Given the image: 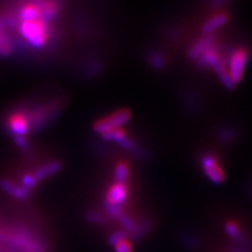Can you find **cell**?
Here are the masks:
<instances>
[{"instance_id": "obj_1", "label": "cell", "mask_w": 252, "mask_h": 252, "mask_svg": "<svg viewBox=\"0 0 252 252\" xmlns=\"http://www.w3.org/2000/svg\"><path fill=\"white\" fill-rule=\"evenodd\" d=\"M20 35L25 38V40L29 42L32 46L42 47L50 34L49 23L42 18L31 21H22L19 26Z\"/></svg>"}, {"instance_id": "obj_2", "label": "cell", "mask_w": 252, "mask_h": 252, "mask_svg": "<svg viewBox=\"0 0 252 252\" xmlns=\"http://www.w3.org/2000/svg\"><path fill=\"white\" fill-rule=\"evenodd\" d=\"M248 57L249 53L244 47L235 50L231 55L229 62V77L232 83H238L242 79L244 67H245Z\"/></svg>"}, {"instance_id": "obj_3", "label": "cell", "mask_w": 252, "mask_h": 252, "mask_svg": "<svg viewBox=\"0 0 252 252\" xmlns=\"http://www.w3.org/2000/svg\"><path fill=\"white\" fill-rule=\"evenodd\" d=\"M202 166L205 175H206L208 179L211 180L214 183H222L225 180V173L214 156H204L202 158Z\"/></svg>"}, {"instance_id": "obj_4", "label": "cell", "mask_w": 252, "mask_h": 252, "mask_svg": "<svg viewBox=\"0 0 252 252\" xmlns=\"http://www.w3.org/2000/svg\"><path fill=\"white\" fill-rule=\"evenodd\" d=\"M10 131L16 137H25L30 128L29 118L23 113H14L7 121Z\"/></svg>"}, {"instance_id": "obj_5", "label": "cell", "mask_w": 252, "mask_h": 252, "mask_svg": "<svg viewBox=\"0 0 252 252\" xmlns=\"http://www.w3.org/2000/svg\"><path fill=\"white\" fill-rule=\"evenodd\" d=\"M127 198V186L122 183H116L109 187L106 193L105 203L121 207Z\"/></svg>"}, {"instance_id": "obj_6", "label": "cell", "mask_w": 252, "mask_h": 252, "mask_svg": "<svg viewBox=\"0 0 252 252\" xmlns=\"http://www.w3.org/2000/svg\"><path fill=\"white\" fill-rule=\"evenodd\" d=\"M0 188H1L4 192L10 194L14 199L17 200H27L31 195V191L28 190V189H26L21 185H15L9 180H0Z\"/></svg>"}, {"instance_id": "obj_7", "label": "cell", "mask_w": 252, "mask_h": 252, "mask_svg": "<svg viewBox=\"0 0 252 252\" xmlns=\"http://www.w3.org/2000/svg\"><path fill=\"white\" fill-rule=\"evenodd\" d=\"M42 18V10L40 3L30 2L23 5L19 11V19L22 21H31Z\"/></svg>"}, {"instance_id": "obj_8", "label": "cell", "mask_w": 252, "mask_h": 252, "mask_svg": "<svg viewBox=\"0 0 252 252\" xmlns=\"http://www.w3.org/2000/svg\"><path fill=\"white\" fill-rule=\"evenodd\" d=\"M61 167L62 166L60 162L52 161L42 165V166L39 167L38 169H36L33 172V176L35 177L37 182H41V181L56 175V173L61 169Z\"/></svg>"}, {"instance_id": "obj_9", "label": "cell", "mask_w": 252, "mask_h": 252, "mask_svg": "<svg viewBox=\"0 0 252 252\" xmlns=\"http://www.w3.org/2000/svg\"><path fill=\"white\" fill-rule=\"evenodd\" d=\"M130 112L128 109L122 108L117 110L114 114L108 116V120L114 128H120V126L127 123L130 120Z\"/></svg>"}, {"instance_id": "obj_10", "label": "cell", "mask_w": 252, "mask_h": 252, "mask_svg": "<svg viewBox=\"0 0 252 252\" xmlns=\"http://www.w3.org/2000/svg\"><path fill=\"white\" fill-rule=\"evenodd\" d=\"M212 45V39L210 37H204L198 42H195L190 50H189V57L191 59L199 58L204 51H206Z\"/></svg>"}, {"instance_id": "obj_11", "label": "cell", "mask_w": 252, "mask_h": 252, "mask_svg": "<svg viewBox=\"0 0 252 252\" xmlns=\"http://www.w3.org/2000/svg\"><path fill=\"white\" fill-rule=\"evenodd\" d=\"M225 231L234 241V243L241 242L247 238L242 231L241 227L238 225V223L234 222V220H227V223L225 224Z\"/></svg>"}, {"instance_id": "obj_12", "label": "cell", "mask_w": 252, "mask_h": 252, "mask_svg": "<svg viewBox=\"0 0 252 252\" xmlns=\"http://www.w3.org/2000/svg\"><path fill=\"white\" fill-rule=\"evenodd\" d=\"M227 19H228L227 15L224 13L214 16V17L209 19L207 22H205V25L203 26V32L204 33H210V32L217 30L220 27H222L224 23H226Z\"/></svg>"}, {"instance_id": "obj_13", "label": "cell", "mask_w": 252, "mask_h": 252, "mask_svg": "<svg viewBox=\"0 0 252 252\" xmlns=\"http://www.w3.org/2000/svg\"><path fill=\"white\" fill-rule=\"evenodd\" d=\"M41 10H42V19L44 21H50L51 19L55 18L58 14V7L56 3L47 0V1H43L40 3Z\"/></svg>"}, {"instance_id": "obj_14", "label": "cell", "mask_w": 252, "mask_h": 252, "mask_svg": "<svg viewBox=\"0 0 252 252\" xmlns=\"http://www.w3.org/2000/svg\"><path fill=\"white\" fill-rule=\"evenodd\" d=\"M151 227H152V220L149 219H144L142 222L137 224L136 230L130 234L131 239L136 242L141 241L143 239V236L148 232V230L151 229Z\"/></svg>"}, {"instance_id": "obj_15", "label": "cell", "mask_w": 252, "mask_h": 252, "mask_svg": "<svg viewBox=\"0 0 252 252\" xmlns=\"http://www.w3.org/2000/svg\"><path fill=\"white\" fill-rule=\"evenodd\" d=\"M128 165L126 164L125 162H119L116 165L115 168V181L116 183H122V184H126V181L128 179Z\"/></svg>"}, {"instance_id": "obj_16", "label": "cell", "mask_w": 252, "mask_h": 252, "mask_svg": "<svg viewBox=\"0 0 252 252\" xmlns=\"http://www.w3.org/2000/svg\"><path fill=\"white\" fill-rule=\"evenodd\" d=\"M117 220H119V223L123 227V229L126 232H128V234H131L133 231L136 230V228H137L136 222L129 216L124 214V212L119 218L117 219Z\"/></svg>"}, {"instance_id": "obj_17", "label": "cell", "mask_w": 252, "mask_h": 252, "mask_svg": "<svg viewBox=\"0 0 252 252\" xmlns=\"http://www.w3.org/2000/svg\"><path fill=\"white\" fill-rule=\"evenodd\" d=\"M14 52V44L11 41V39L4 34L1 40H0V56L1 57H9Z\"/></svg>"}, {"instance_id": "obj_18", "label": "cell", "mask_w": 252, "mask_h": 252, "mask_svg": "<svg viewBox=\"0 0 252 252\" xmlns=\"http://www.w3.org/2000/svg\"><path fill=\"white\" fill-rule=\"evenodd\" d=\"M102 138L106 141L116 142V143L119 144L123 139L126 138V136H125V131L122 128H115L113 130L104 133V135H102Z\"/></svg>"}, {"instance_id": "obj_19", "label": "cell", "mask_w": 252, "mask_h": 252, "mask_svg": "<svg viewBox=\"0 0 252 252\" xmlns=\"http://www.w3.org/2000/svg\"><path fill=\"white\" fill-rule=\"evenodd\" d=\"M128 232H126L124 229H119L114 231L112 234L108 236L107 242L110 246H116L118 243H120L122 241H125L128 238Z\"/></svg>"}, {"instance_id": "obj_20", "label": "cell", "mask_w": 252, "mask_h": 252, "mask_svg": "<svg viewBox=\"0 0 252 252\" xmlns=\"http://www.w3.org/2000/svg\"><path fill=\"white\" fill-rule=\"evenodd\" d=\"M86 220H89L90 223L93 224H102V225H105L108 223V220L104 217L102 216L100 212L98 211H90L86 214L85 216Z\"/></svg>"}, {"instance_id": "obj_21", "label": "cell", "mask_w": 252, "mask_h": 252, "mask_svg": "<svg viewBox=\"0 0 252 252\" xmlns=\"http://www.w3.org/2000/svg\"><path fill=\"white\" fill-rule=\"evenodd\" d=\"M37 183L38 182L33 176V173H26V175L21 178V186H23L30 191L36 187Z\"/></svg>"}, {"instance_id": "obj_22", "label": "cell", "mask_w": 252, "mask_h": 252, "mask_svg": "<svg viewBox=\"0 0 252 252\" xmlns=\"http://www.w3.org/2000/svg\"><path fill=\"white\" fill-rule=\"evenodd\" d=\"M114 248L115 252H132V247L127 240L118 243Z\"/></svg>"}, {"instance_id": "obj_23", "label": "cell", "mask_w": 252, "mask_h": 252, "mask_svg": "<svg viewBox=\"0 0 252 252\" xmlns=\"http://www.w3.org/2000/svg\"><path fill=\"white\" fill-rule=\"evenodd\" d=\"M164 63H165L164 58L161 56V55H159V54L154 55V56L152 57V64H153V66H155V67L160 68V67H162V66L164 65Z\"/></svg>"}, {"instance_id": "obj_24", "label": "cell", "mask_w": 252, "mask_h": 252, "mask_svg": "<svg viewBox=\"0 0 252 252\" xmlns=\"http://www.w3.org/2000/svg\"><path fill=\"white\" fill-rule=\"evenodd\" d=\"M16 143L20 147V148H27L28 147V143L26 141L25 137H16Z\"/></svg>"}]
</instances>
